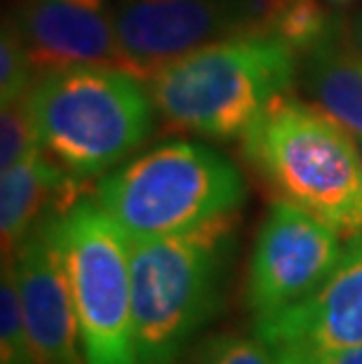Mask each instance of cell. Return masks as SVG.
I'll return each instance as SVG.
<instances>
[{
	"label": "cell",
	"mask_w": 362,
	"mask_h": 364,
	"mask_svg": "<svg viewBox=\"0 0 362 364\" xmlns=\"http://www.w3.org/2000/svg\"><path fill=\"white\" fill-rule=\"evenodd\" d=\"M41 149L78 179L109 174L151 136L158 108L142 78L120 66H66L28 92Z\"/></svg>",
	"instance_id": "3"
},
{
	"label": "cell",
	"mask_w": 362,
	"mask_h": 364,
	"mask_svg": "<svg viewBox=\"0 0 362 364\" xmlns=\"http://www.w3.org/2000/svg\"><path fill=\"white\" fill-rule=\"evenodd\" d=\"M273 358L275 364H362V346L302 353H273Z\"/></svg>",
	"instance_id": "19"
},
{
	"label": "cell",
	"mask_w": 362,
	"mask_h": 364,
	"mask_svg": "<svg viewBox=\"0 0 362 364\" xmlns=\"http://www.w3.org/2000/svg\"><path fill=\"white\" fill-rule=\"evenodd\" d=\"M33 151H41V136H38L26 95L17 102L3 104V113H0V172L17 165Z\"/></svg>",
	"instance_id": "17"
},
{
	"label": "cell",
	"mask_w": 362,
	"mask_h": 364,
	"mask_svg": "<svg viewBox=\"0 0 362 364\" xmlns=\"http://www.w3.org/2000/svg\"><path fill=\"white\" fill-rule=\"evenodd\" d=\"M36 80L38 71L26 43L21 41L12 19H7L3 24V38H0V104H10L26 97Z\"/></svg>",
	"instance_id": "16"
},
{
	"label": "cell",
	"mask_w": 362,
	"mask_h": 364,
	"mask_svg": "<svg viewBox=\"0 0 362 364\" xmlns=\"http://www.w3.org/2000/svg\"><path fill=\"white\" fill-rule=\"evenodd\" d=\"M198 364H275V358L257 334H219L200 348Z\"/></svg>",
	"instance_id": "18"
},
{
	"label": "cell",
	"mask_w": 362,
	"mask_h": 364,
	"mask_svg": "<svg viewBox=\"0 0 362 364\" xmlns=\"http://www.w3.org/2000/svg\"><path fill=\"white\" fill-rule=\"evenodd\" d=\"M271 353L362 346V235L351 237L325 280L302 301L254 320Z\"/></svg>",
	"instance_id": "10"
},
{
	"label": "cell",
	"mask_w": 362,
	"mask_h": 364,
	"mask_svg": "<svg viewBox=\"0 0 362 364\" xmlns=\"http://www.w3.org/2000/svg\"><path fill=\"white\" fill-rule=\"evenodd\" d=\"M12 24L38 75L66 66H125L115 0H21Z\"/></svg>",
	"instance_id": "11"
},
{
	"label": "cell",
	"mask_w": 362,
	"mask_h": 364,
	"mask_svg": "<svg viewBox=\"0 0 362 364\" xmlns=\"http://www.w3.org/2000/svg\"><path fill=\"white\" fill-rule=\"evenodd\" d=\"M302 57L268 36H233L167 61L149 78L160 118L212 141H233L289 97Z\"/></svg>",
	"instance_id": "1"
},
{
	"label": "cell",
	"mask_w": 362,
	"mask_h": 364,
	"mask_svg": "<svg viewBox=\"0 0 362 364\" xmlns=\"http://www.w3.org/2000/svg\"><path fill=\"white\" fill-rule=\"evenodd\" d=\"M325 3H334V5H339V3H351V0H325Z\"/></svg>",
	"instance_id": "21"
},
{
	"label": "cell",
	"mask_w": 362,
	"mask_h": 364,
	"mask_svg": "<svg viewBox=\"0 0 362 364\" xmlns=\"http://www.w3.org/2000/svg\"><path fill=\"white\" fill-rule=\"evenodd\" d=\"M252 167L344 240L362 235V153L356 134L311 102L282 99L243 136Z\"/></svg>",
	"instance_id": "4"
},
{
	"label": "cell",
	"mask_w": 362,
	"mask_h": 364,
	"mask_svg": "<svg viewBox=\"0 0 362 364\" xmlns=\"http://www.w3.org/2000/svg\"><path fill=\"white\" fill-rule=\"evenodd\" d=\"M247 183L235 162L207 144L153 146L97 183L95 200L132 240L163 237L233 214Z\"/></svg>",
	"instance_id": "5"
},
{
	"label": "cell",
	"mask_w": 362,
	"mask_h": 364,
	"mask_svg": "<svg viewBox=\"0 0 362 364\" xmlns=\"http://www.w3.org/2000/svg\"><path fill=\"white\" fill-rule=\"evenodd\" d=\"M0 364H41L28 341L12 259H3L0 277Z\"/></svg>",
	"instance_id": "15"
},
{
	"label": "cell",
	"mask_w": 362,
	"mask_h": 364,
	"mask_svg": "<svg viewBox=\"0 0 362 364\" xmlns=\"http://www.w3.org/2000/svg\"><path fill=\"white\" fill-rule=\"evenodd\" d=\"M78 176L66 172L43 149L33 151L0 174V233L3 259L52 216L68 212L78 203Z\"/></svg>",
	"instance_id": "12"
},
{
	"label": "cell",
	"mask_w": 362,
	"mask_h": 364,
	"mask_svg": "<svg viewBox=\"0 0 362 364\" xmlns=\"http://www.w3.org/2000/svg\"><path fill=\"white\" fill-rule=\"evenodd\" d=\"M238 212L191 230L132 240V322L139 364H174L221 304Z\"/></svg>",
	"instance_id": "2"
},
{
	"label": "cell",
	"mask_w": 362,
	"mask_h": 364,
	"mask_svg": "<svg viewBox=\"0 0 362 364\" xmlns=\"http://www.w3.org/2000/svg\"><path fill=\"white\" fill-rule=\"evenodd\" d=\"M299 78L308 102L351 134L362 136V50L348 41L346 28L304 54Z\"/></svg>",
	"instance_id": "13"
},
{
	"label": "cell",
	"mask_w": 362,
	"mask_h": 364,
	"mask_svg": "<svg viewBox=\"0 0 362 364\" xmlns=\"http://www.w3.org/2000/svg\"><path fill=\"white\" fill-rule=\"evenodd\" d=\"M346 21L322 5V0H268L259 36L275 38L299 57L341 36Z\"/></svg>",
	"instance_id": "14"
},
{
	"label": "cell",
	"mask_w": 362,
	"mask_h": 364,
	"mask_svg": "<svg viewBox=\"0 0 362 364\" xmlns=\"http://www.w3.org/2000/svg\"><path fill=\"white\" fill-rule=\"evenodd\" d=\"M346 36H348V41L356 45V48L362 50V10L346 21Z\"/></svg>",
	"instance_id": "20"
},
{
	"label": "cell",
	"mask_w": 362,
	"mask_h": 364,
	"mask_svg": "<svg viewBox=\"0 0 362 364\" xmlns=\"http://www.w3.org/2000/svg\"><path fill=\"white\" fill-rule=\"evenodd\" d=\"M85 364H139L132 322V237L80 198L59 216Z\"/></svg>",
	"instance_id": "6"
},
{
	"label": "cell",
	"mask_w": 362,
	"mask_h": 364,
	"mask_svg": "<svg viewBox=\"0 0 362 364\" xmlns=\"http://www.w3.org/2000/svg\"><path fill=\"white\" fill-rule=\"evenodd\" d=\"M344 237L289 200H275L259 226L245 282V304L254 320L308 296L332 273Z\"/></svg>",
	"instance_id": "8"
},
{
	"label": "cell",
	"mask_w": 362,
	"mask_h": 364,
	"mask_svg": "<svg viewBox=\"0 0 362 364\" xmlns=\"http://www.w3.org/2000/svg\"><path fill=\"white\" fill-rule=\"evenodd\" d=\"M59 216L38 226L10 259L28 341L41 364H85L78 315L61 254Z\"/></svg>",
	"instance_id": "9"
},
{
	"label": "cell",
	"mask_w": 362,
	"mask_h": 364,
	"mask_svg": "<svg viewBox=\"0 0 362 364\" xmlns=\"http://www.w3.org/2000/svg\"><path fill=\"white\" fill-rule=\"evenodd\" d=\"M268 0H115L127 71L142 78L167 61L233 36H259Z\"/></svg>",
	"instance_id": "7"
},
{
	"label": "cell",
	"mask_w": 362,
	"mask_h": 364,
	"mask_svg": "<svg viewBox=\"0 0 362 364\" xmlns=\"http://www.w3.org/2000/svg\"><path fill=\"white\" fill-rule=\"evenodd\" d=\"M358 139V146H360V153H362V136H356Z\"/></svg>",
	"instance_id": "22"
}]
</instances>
